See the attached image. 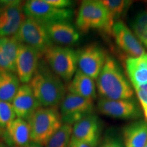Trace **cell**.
<instances>
[{
    "label": "cell",
    "instance_id": "83f0119b",
    "mask_svg": "<svg viewBox=\"0 0 147 147\" xmlns=\"http://www.w3.org/2000/svg\"><path fill=\"white\" fill-rule=\"evenodd\" d=\"M69 147H91L86 143H84L79 140L71 136L70 142H69Z\"/></svg>",
    "mask_w": 147,
    "mask_h": 147
},
{
    "label": "cell",
    "instance_id": "4316f807",
    "mask_svg": "<svg viewBox=\"0 0 147 147\" xmlns=\"http://www.w3.org/2000/svg\"><path fill=\"white\" fill-rule=\"evenodd\" d=\"M45 1L53 7L60 9L69 8L72 4V2L69 0H45Z\"/></svg>",
    "mask_w": 147,
    "mask_h": 147
},
{
    "label": "cell",
    "instance_id": "6da1fadb",
    "mask_svg": "<svg viewBox=\"0 0 147 147\" xmlns=\"http://www.w3.org/2000/svg\"><path fill=\"white\" fill-rule=\"evenodd\" d=\"M29 84L41 107H58L66 95L65 84L43 58Z\"/></svg>",
    "mask_w": 147,
    "mask_h": 147
},
{
    "label": "cell",
    "instance_id": "7a4b0ae2",
    "mask_svg": "<svg viewBox=\"0 0 147 147\" xmlns=\"http://www.w3.org/2000/svg\"><path fill=\"white\" fill-rule=\"evenodd\" d=\"M96 87L102 98L112 100L133 98L134 91L118 62L107 56L96 79Z\"/></svg>",
    "mask_w": 147,
    "mask_h": 147
},
{
    "label": "cell",
    "instance_id": "ac0fdd59",
    "mask_svg": "<svg viewBox=\"0 0 147 147\" xmlns=\"http://www.w3.org/2000/svg\"><path fill=\"white\" fill-rule=\"evenodd\" d=\"M67 90L69 93L72 94L93 100L97 97L96 85L94 80L78 69L69 82Z\"/></svg>",
    "mask_w": 147,
    "mask_h": 147
},
{
    "label": "cell",
    "instance_id": "d4e9b609",
    "mask_svg": "<svg viewBox=\"0 0 147 147\" xmlns=\"http://www.w3.org/2000/svg\"><path fill=\"white\" fill-rule=\"evenodd\" d=\"M16 117L12 104L0 100V129L4 131L7 125Z\"/></svg>",
    "mask_w": 147,
    "mask_h": 147
},
{
    "label": "cell",
    "instance_id": "4fadbf2b",
    "mask_svg": "<svg viewBox=\"0 0 147 147\" xmlns=\"http://www.w3.org/2000/svg\"><path fill=\"white\" fill-rule=\"evenodd\" d=\"M116 44L131 57H138L146 53L140 40L122 21H116L112 29Z\"/></svg>",
    "mask_w": 147,
    "mask_h": 147
},
{
    "label": "cell",
    "instance_id": "f1b7e54d",
    "mask_svg": "<svg viewBox=\"0 0 147 147\" xmlns=\"http://www.w3.org/2000/svg\"><path fill=\"white\" fill-rule=\"evenodd\" d=\"M141 108L143 115H144L145 121L147 123V98L144 99V100H139Z\"/></svg>",
    "mask_w": 147,
    "mask_h": 147
},
{
    "label": "cell",
    "instance_id": "9c48e42d",
    "mask_svg": "<svg viewBox=\"0 0 147 147\" xmlns=\"http://www.w3.org/2000/svg\"><path fill=\"white\" fill-rule=\"evenodd\" d=\"M21 1H0V37H12L26 16Z\"/></svg>",
    "mask_w": 147,
    "mask_h": 147
},
{
    "label": "cell",
    "instance_id": "3957f363",
    "mask_svg": "<svg viewBox=\"0 0 147 147\" xmlns=\"http://www.w3.org/2000/svg\"><path fill=\"white\" fill-rule=\"evenodd\" d=\"M30 140L45 146L63 125L58 107H40L27 121Z\"/></svg>",
    "mask_w": 147,
    "mask_h": 147
},
{
    "label": "cell",
    "instance_id": "2e32d148",
    "mask_svg": "<svg viewBox=\"0 0 147 147\" xmlns=\"http://www.w3.org/2000/svg\"><path fill=\"white\" fill-rule=\"evenodd\" d=\"M44 25L51 40L60 45H71L80 39L78 31L69 22H56Z\"/></svg>",
    "mask_w": 147,
    "mask_h": 147
},
{
    "label": "cell",
    "instance_id": "e0dca14e",
    "mask_svg": "<svg viewBox=\"0 0 147 147\" xmlns=\"http://www.w3.org/2000/svg\"><path fill=\"white\" fill-rule=\"evenodd\" d=\"M4 142L17 147H25L30 142V129L27 121L15 118L3 131Z\"/></svg>",
    "mask_w": 147,
    "mask_h": 147
},
{
    "label": "cell",
    "instance_id": "ffe728a7",
    "mask_svg": "<svg viewBox=\"0 0 147 147\" xmlns=\"http://www.w3.org/2000/svg\"><path fill=\"white\" fill-rule=\"evenodd\" d=\"M125 147H144L147 142V123L140 120L126 125L123 129Z\"/></svg>",
    "mask_w": 147,
    "mask_h": 147
},
{
    "label": "cell",
    "instance_id": "7c38bea8",
    "mask_svg": "<svg viewBox=\"0 0 147 147\" xmlns=\"http://www.w3.org/2000/svg\"><path fill=\"white\" fill-rule=\"evenodd\" d=\"M42 58V55L34 48L18 44L15 67L16 74L21 83H29Z\"/></svg>",
    "mask_w": 147,
    "mask_h": 147
},
{
    "label": "cell",
    "instance_id": "52a82bcc",
    "mask_svg": "<svg viewBox=\"0 0 147 147\" xmlns=\"http://www.w3.org/2000/svg\"><path fill=\"white\" fill-rule=\"evenodd\" d=\"M23 9L27 17L42 24L69 22L74 14L73 10L70 8H57L46 2L45 0L27 1L24 3Z\"/></svg>",
    "mask_w": 147,
    "mask_h": 147
},
{
    "label": "cell",
    "instance_id": "5bb4252c",
    "mask_svg": "<svg viewBox=\"0 0 147 147\" xmlns=\"http://www.w3.org/2000/svg\"><path fill=\"white\" fill-rule=\"evenodd\" d=\"M102 129L100 120L92 114L74 125L72 136L91 147H97L101 138Z\"/></svg>",
    "mask_w": 147,
    "mask_h": 147
},
{
    "label": "cell",
    "instance_id": "4dcf8cb0",
    "mask_svg": "<svg viewBox=\"0 0 147 147\" xmlns=\"http://www.w3.org/2000/svg\"><path fill=\"white\" fill-rule=\"evenodd\" d=\"M0 147H17V146H13V145L8 144L6 142H5L4 141H3V142H0Z\"/></svg>",
    "mask_w": 147,
    "mask_h": 147
},
{
    "label": "cell",
    "instance_id": "484cf974",
    "mask_svg": "<svg viewBox=\"0 0 147 147\" xmlns=\"http://www.w3.org/2000/svg\"><path fill=\"white\" fill-rule=\"evenodd\" d=\"M99 147H123V145L121 139L117 136L108 134Z\"/></svg>",
    "mask_w": 147,
    "mask_h": 147
},
{
    "label": "cell",
    "instance_id": "5b68a950",
    "mask_svg": "<svg viewBox=\"0 0 147 147\" xmlns=\"http://www.w3.org/2000/svg\"><path fill=\"white\" fill-rule=\"evenodd\" d=\"M42 57L51 69L66 82L71 81L78 69L76 51L69 47L53 45Z\"/></svg>",
    "mask_w": 147,
    "mask_h": 147
},
{
    "label": "cell",
    "instance_id": "44dd1931",
    "mask_svg": "<svg viewBox=\"0 0 147 147\" xmlns=\"http://www.w3.org/2000/svg\"><path fill=\"white\" fill-rule=\"evenodd\" d=\"M20 87L21 82L15 72L0 68V100L12 103Z\"/></svg>",
    "mask_w": 147,
    "mask_h": 147
},
{
    "label": "cell",
    "instance_id": "9a60e30c",
    "mask_svg": "<svg viewBox=\"0 0 147 147\" xmlns=\"http://www.w3.org/2000/svg\"><path fill=\"white\" fill-rule=\"evenodd\" d=\"M11 104L16 117L25 121H28L34 112L41 107L29 84L21 85Z\"/></svg>",
    "mask_w": 147,
    "mask_h": 147
},
{
    "label": "cell",
    "instance_id": "8992f818",
    "mask_svg": "<svg viewBox=\"0 0 147 147\" xmlns=\"http://www.w3.org/2000/svg\"><path fill=\"white\" fill-rule=\"evenodd\" d=\"M13 37L18 43L34 48L42 56L53 45L45 25L27 16Z\"/></svg>",
    "mask_w": 147,
    "mask_h": 147
},
{
    "label": "cell",
    "instance_id": "f546056e",
    "mask_svg": "<svg viewBox=\"0 0 147 147\" xmlns=\"http://www.w3.org/2000/svg\"><path fill=\"white\" fill-rule=\"evenodd\" d=\"M25 147H43V146L41 144H38L37 142H32V141H30L28 144H27Z\"/></svg>",
    "mask_w": 147,
    "mask_h": 147
},
{
    "label": "cell",
    "instance_id": "ba28073f",
    "mask_svg": "<svg viewBox=\"0 0 147 147\" xmlns=\"http://www.w3.org/2000/svg\"><path fill=\"white\" fill-rule=\"evenodd\" d=\"M93 100L67 93L60 106V114L63 123L74 125L84 117L92 115Z\"/></svg>",
    "mask_w": 147,
    "mask_h": 147
},
{
    "label": "cell",
    "instance_id": "cb8c5ba5",
    "mask_svg": "<svg viewBox=\"0 0 147 147\" xmlns=\"http://www.w3.org/2000/svg\"><path fill=\"white\" fill-rule=\"evenodd\" d=\"M101 2L107 8L111 21L115 24L116 18L120 17L130 5L129 1L125 0H102Z\"/></svg>",
    "mask_w": 147,
    "mask_h": 147
},
{
    "label": "cell",
    "instance_id": "603a6c76",
    "mask_svg": "<svg viewBox=\"0 0 147 147\" xmlns=\"http://www.w3.org/2000/svg\"><path fill=\"white\" fill-rule=\"evenodd\" d=\"M131 27L138 39L147 47V10L141 11L135 16Z\"/></svg>",
    "mask_w": 147,
    "mask_h": 147
},
{
    "label": "cell",
    "instance_id": "1f68e13d",
    "mask_svg": "<svg viewBox=\"0 0 147 147\" xmlns=\"http://www.w3.org/2000/svg\"><path fill=\"white\" fill-rule=\"evenodd\" d=\"M144 147H147V142H146V144H145V146H144Z\"/></svg>",
    "mask_w": 147,
    "mask_h": 147
},
{
    "label": "cell",
    "instance_id": "8fae6325",
    "mask_svg": "<svg viewBox=\"0 0 147 147\" xmlns=\"http://www.w3.org/2000/svg\"><path fill=\"white\" fill-rule=\"evenodd\" d=\"M97 108L102 115L116 119H136L142 116L141 106L132 98L119 100L101 98Z\"/></svg>",
    "mask_w": 147,
    "mask_h": 147
},
{
    "label": "cell",
    "instance_id": "30bf717a",
    "mask_svg": "<svg viewBox=\"0 0 147 147\" xmlns=\"http://www.w3.org/2000/svg\"><path fill=\"white\" fill-rule=\"evenodd\" d=\"M78 69L93 80H96L104 64L107 55L99 46L90 45L76 51Z\"/></svg>",
    "mask_w": 147,
    "mask_h": 147
},
{
    "label": "cell",
    "instance_id": "277c9868",
    "mask_svg": "<svg viewBox=\"0 0 147 147\" xmlns=\"http://www.w3.org/2000/svg\"><path fill=\"white\" fill-rule=\"evenodd\" d=\"M76 25L80 32L87 33L92 29H102L111 34L114 23L107 8L101 1L85 0L79 8Z\"/></svg>",
    "mask_w": 147,
    "mask_h": 147
},
{
    "label": "cell",
    "instance_id": "7402d4cb",
    "mask_svg": "<svg viewBox=\"0 0 147 147\" xmlns=\"http://www.w3.org/2000/svg\"><path fill=\"white\" fill-rule=\"evenodd\" d=\"M72 131L73 127L71 125L63 123L48 141L45 147H69Z\"/></svg>",
    "mask_w": 147,
    "mask_h": 147
},
{
    "label": "cell",
    "instance_id": "d6986e66",
    "mask_svg": "<svg viewBox=\"0 0 147 147\" xmlns=\"http://www.w3.org/2000/svg\"><path fill=\"white\" fill-rule=\"evenodd\" d=\"M126 71L134 88L147 84V53L138 57H129L125 61Z\"/></svg>",
    "mask_w": 147,
    "mask_h": 147
}]
</instances>
